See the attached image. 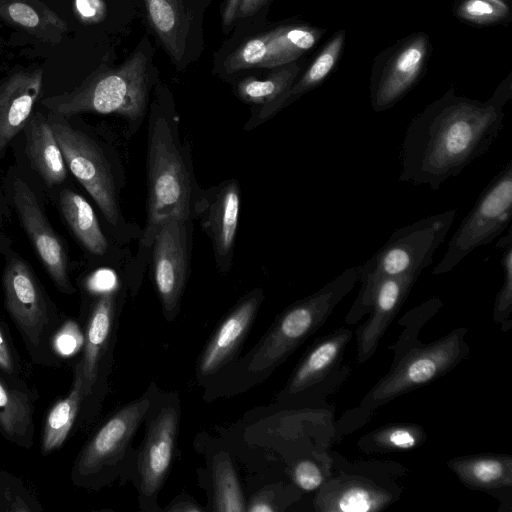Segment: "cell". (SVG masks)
<instances>
[{"label":"cell","instance_id":"obj_30","mask_svg":"<svg viewBox=\"0 0 512 512\" xmlns=\"http://www.w3.org/2000/svg\"><path fill=\"white\" fill-rule=\"evenodd\" d=\"M84 396L83 377L79 363L70 393L58 401L47 416L42 441L44 453L56 450L64 443Z\"/></svg>","mask_w":512,"mask_h":512},{"label":"cell","instance_id":"obj_33","mask_svg":"<svg viewBox=\"0 0 512 512\" xmlns=\"http://www.w3.org/2000/svg\"><path fill=\"white\" fill-rule=\"evenodd\" d=\"M0 428L13 441L23 440L31 428V407L27 397L1 380Z\"/></svg>","mask_w":512,"mask_h":512},{"label":"cell","instance_id":"obj_21","mask_svg":"<svg viewBox=\"0 0 512 512\" xmlns=\"http://www.w3.org/2000/svg\"><path fill=\"white\" fill-rule=\"evenodd\" d=\"M118 295L115 288L100 292L89 317L80 362L85 396L96 384L102 359L114 336L119 312Z\"/></svg>","mask_w":512,"mask_h":512},{"label":"cell","instance_id":"obj_19","mask_svg":"<svg viewBox=\"0 0 512 512\" xmlns=\"http://www.w3.org/2000/svg\"><path fill=\"white\" fill-rule=\"evenodd\" d=\"M6 307L20 330L39 345L47 324V307L39 284L25 261L12 258L3 275Z\"/></svg>","mask_w":512,"mask_h":512},{"label":"cell","instance_id":"obj_14","mask_svg":"<svg viewBox=\"0 0 512 512\" xmlns=\"http://www.w3.org/2000/svg\"><path fill=\"white\" fill-rule=\"evenodd\" d=\"M325 28L299 19L284 21L269 31L243 42L230 54L229 72L249 68H274L291 63L312 51L324 37Z\"/></svg>","mask_w":512,"mask_h":512},{"label":"cell","instance_id":"obj_28","mask_svg":"<svg viewBox=\"0 0 512 512\" xmlns=\"http://www.w3.org/2000/svg\"><path fill=\"white\" fill-rule=\"evenodd\" d=\"M426 440L427 433L418 423H389L361 436L357 448L369 456L407 452L419 448Z\"/></svg>","mask_w":512,"mask_h":512},{"label":"cell","instance_id":"obj_13","mask_svg":"<svg viewBox=\"0 0 512 512\" xmlns=\"http://www.w3.org/2000/svg\"><path fill=\"white\" fill-rule=\"evenodd\" d=\"M191 221L178 217L167 220L150 249L153 283L168 322L180 312L188 280Z\"/></svg>","mask_w":512,"mask_h":512},{"label":"cell","instance_id":"obj_40","mask_svg":"<svg viewBox=\"0 0 512 512\" xmlns=\"http://www.w3.org/2000/svg\"><path fill=\"white\" fill-rule=\"evenodd\" d=\"M0 369L6 373L13 372V359L8 344L0 330Z\"/></svg>","mask_w":512,"mask_h":512},{"label":"cell","instance_id":"obj_6","mask_svg":"<svg viewBox=\"0 0 512 512\" xmlns=\"http://www.w3.org/2000/svg\"><path fill=\"white\" fill-rule=\"evenodd\" d=\"M329 478L313 499L317 512H379L402 495L407 468L390 460L349 461L331 451Z\"/></svg>","mask_w":512,"mask_h":512},{"label":"cell","instance_id":"obj_35","mask_svg":"<svg viewBox=\"0 0 512 512\" xmlns=\"http://www.w3.org/2000/svg\"><path fill=\"white\" fill-rule=\"evenodd\" d=\"M511 229L508 234L497 242L502 250L500 263L504 273L503 283L496 294L493 307V320L500 325L503 332L510 331L512 327V241Z\"/></svg>","mask_w":512,"mask_h":512},{"label":"cell","instance_id":"obj_5","mask_svg":"<svg viewBox=\"0 0 512 512\" xmlns=\"http://www.w3.org/2000/svg\"><path fill=\"white\" fill-rule=\"evenodd\" d=\"M456 216L457 210L450 209L396 229L384 245L359 266L360 288L345 316V323L355 325L369 313L375 291L384 279L422 273L433 262Z\"/></svg>","mask_w":512,"mask_h":512},{"label":"cell","instance_id":"obj_25","mask_svg":"<svg viewBox=\"0 0 512 512\" xmlns=\"http://www.w3.org/2000/svg\"><path fill=\"white\" fill-rule=\"evenodd\" d=\"M26 136V153L31 166L47 185L63 182L67 176L66 163L51 123L36 113L28 124Z\"/></svg>","mask_w":512,"mask_h":512},{"label":"cell","instance_id":"obj_24","mask_svg":"<svg viewBox=\"0 0 512 512\" xmlns=\"http://www.w3.org/2000/svg\"><path fill=\"white\" fill-rule=\"evenodd\" d=\"M447 466L468 489L483 491L499 498L512 489V456L479 453L456 456Z\"/></svg>","mask_w":512,"mask_h":512},{"label":"cell","instance_id":"obj_12","mask_svg":"<svg viewBox=\"0 0 512 512\" xmlns=\"http://www.w3.org/2000/svg\"><path fill=\"white\" fill-rule=\"evenodd\" d=\"M51 126L66 165L94 199L107 222L116 228L122 216L111 166L102 149L68 123L53 121Z\"/></svg>","mask_w":512,"mask_h":512},{"label":"cell","instance_id":"obj_26","mask_svg":"<svg viewBox=\"0 0 512 512\" xmlns=\"http://www.w3.org/2000/svg\"><path fill=\"white\" fill-rule=\"evenodd\" d=\"M0 18L35 37L56 43L67 24L38 0H0Z\"/></svg>","mask_w":512,"mask_h":512},{"label":"cell","instance_id":"obj_20","mask_svg":"<svg viewBox=\"0 0 512 512\" xmlns=\"http://www.w3.org/2000/svg\"><path fill=\"white\" fill-rule=\"evenodd\" d=\"M421 273L411 272L384 279L378 285L369 317L355 330L357 362L363 364L375 354L381 338L408 298Z\"/></svg>","mask_w":512,"mask_h":512},{"label":"cell","instance_id":"obj_16","mask_svg":"<svg viewBox=\"0 0 512 512\" xmlns=\"http://www.w3.org/2000/svg\"><path fill=\"white\" fill-rule=\"evenodd\" d=\"M263 300V290L256 288L241 297L220 321L198 358L199 383L206 384L237 359Z\"/></svg>","mask_w":512,"mask_h":512},{"label":"cell","instance_id":"obj_9","mask_svg":"<svg viewBox=\"0 0 512 512\" xmlns=\"http://www.w3.org/2000/svg\"><path fill=\"white\" fill-rule=\"evenodd\" d=\"M512 217V159L483 189L474 206L448 242L434 267L437 276L452 271L475 249L491 243L509 226Z\"/></svg>","mask_w":512,"mask_h":512},{"label":"cell","instance_id":"obj_2","mask_svg":"<svg viewBox=\"0 0 512 512\" xmlns=\"http://www.w3.org/2000/svg\"><path fill=\"white\" fill-rule=\"evenodd\" d=\"M359 266L349 267L312 294L285 308L259 342L207 384L208 395L232 396L266 380L328 320L358 283Z\"/></svg>","mask_w":512,"mask_h":512},{"label":"cell","instance_id":"obj_1","mask_svg":"<svg viewBox=\"0 0 512 512\" xmlns=\"http://www.w3.org/2000/svg\"><path fill=\"white\" fill-rule=\"evenodd\" d=\"M512 99V72L485 101L450 87L410 121L401 145L399 180L437 190L483 156L499 137Z\"/></svg>","mask_w":512,"mask_h":512},{"label":"cell","instance_id":"obj_27","mask_svg":"<svg viewBox=\"0 0 512 512\" xmlns=\"http://www.w3.org/2000/svg\"><path fill=\"white\" fill-rule=\"evenodd\" d=\"M59 203L66 222L81 244L94 255H104L108 249V241L87 200L66 189L61 191Z\"/></svg>","mask_w":512,"mask_h":512},{"label":"cell","instance_id":"obj_29","mask_svg":"<svg viewBox=\"0 0 512 512\" xmlns=\"http://www.w3.org/2000/svg\"><path fill=\"white\" fill-rule=\"evenodd\" d=\"M306 64L307 60L302 57L271 68L272 71L264 79H243L238 84L237 93L245 102L267 107L287 92Z\"/></svg>","mask_w":512,"mask_h":512},{"label":"cell","instance_id":"obj_38","mask_svg":"<svg viewBox=\"0 0 512 512\" xmlns=\"http://www.w3.org/2000/svg\"><path fill=\"white\" fill-rule=\"evenodd\" d=\"M83 344L84 337L73 321L66 322L53 339L54 350L65 357L77 353Z\"/></svg>","mask_w":512,"mask_h":512},{"label":"cell","instance_id":"obj_4","mask_svg":"<svg viewBox=\"0 0 512 512\" xmlns=\"http://www.w3.org/2000/svg\"><path fill=\"white\" fill-rule=\"evenodd\" d=\"M148 132L147 217L135 259L137 264L128 279L134 294L142 279L144 253L150 252L156 233L173 217L192 220L200 193L193 177L188 147L182 144L174 120L154 114Z\"/></svg>","mask_w":512,"mask_h":512},{"label":"cell","instance_id":"obj_31","mask_svg":"<svg viewBox=\"0 0 512 512\" xmlns=\"http://www.w3.org/2000/svg\"><path fill=\"white\" fill-rule=\"evenodd\" d=\"M211 509L217 512H243L246 500L234 465L225 452H220L212 462Z\"/></svg>","mask_w":512,"mask_h":512},{"label":"cell","instance_id":"obj_32","mask_svg":"<svg viewBox=\"0 0 512 512\" xmlns=\"http://www.w3.org/2000/svg\"><path fill=\"white\" fill-rule=\"evenodd\" d=\"M451 11L461 23L477 28L512 22V0H454Z\"/></svg>","mask_w":512,"mask_h":512},{"label":"cell","instance_id":"obj_3","mask_svg":"<svg viewBox=\"0 0 512 512\" xmlns=\"http://www.w3.org/2000/svg\"><path fill=\"white\" fill-rule=\"evenodd\" d=\"M443 302L432 297L409 310L399 321L404 326L396 342L388 349L393 352L388 372L366 393L358 407L345 419L359 423L369 420L373 413L395 398L429 385L456 368L470 355L466 342L468 328L458 327L428 344L422 343L419 333L440 310Z\"/></svg>","mask_w":512,"mask_h":512},{"label":"cell","instance_id":"obj_7","mask_svg":"<svg viewBox=\"0 0 512 512\" xmlns=\"http://www.w3.org/2000/svg\"><path fill=\"white\" fill-rule=\"evenodd\" d=\"M148 87L146 58L139 53L121 67L94 73L71 92L46 98L42 104L61 116L116 113L139 124L147 105Z\"/></svg>","mask_w":512,"mask_h":512},{"label":"cell","instance_id":"obj_8","mask_svg":"<svg viewBox=\"0 0 512 512\" xmlns=\"http://www.w3.org/2000/svg\"><path fill=\"white\" fill-rule=\"evenodd\" d=\"M180 412L178 393L158 390L144 419L143 441L133 456L139 505L143 511H160L157 497L172 466Z\"/></svg>","mask_w":512,"mask_h":512},{"label":"cell","instance_id":"obj_39","mask_svg":"<svg viewBox=\"0 0 512 512\" xmlns=\"http://www.w3.org/2000/svg\"><path fill=\"white\" fill-rule=\"evenodd\" d=\"M165 511H185V512H199L203 508L189 495H179L172 502L164 508Z\"/></svg>","mask_w":512,"mask_h":512},{"label":"cell","instance_id":"obj_15","mask_svg":"<svg viewBox=\"0 0 512 512\" xmlns=\"http://www.w3.org/2000/svg\"><path fill=\"white\" fill-rule=\"evenodd\" d=\"M158 390L151 384L140 397L122 406L106 420L81 453L77 465L79 474L93 476L108 472L124 464L127 456L133 458L129 456L132 440Z\"/></svg>","mask_w":512,"mask_h":512},{"label":"cell","instance_id":"obj_34","mask_svg":"<svg viewBox=\"0 0 512 512\" xmlns=\"http://www.w3.org/2000/svg\"><path fill=\"white\" fill-rule=\"evenodd\" d=\"M150 23L170 51L177 55L181 29L177 0H145Z\"/></svg>","mask_w":512,"mask_h":512},{"label":"cell","instance_id":"obj_36","mask_svg":"<svg viewBox=\"0 0 512 512\" xmlns=\"http://www.w3.org/2000/svg\"><path fill=\"white\" fill-rule=\"evenodd\" d=\"M331 464V451L325 455L299 459L290 469L292 483L304 493L315 492L329 478Z\"/></svg>","mask_w":512,"mask_h":512},{"label":"cell","instance_id":"obj_17","mask_svg":"<svg viewBox=\"0 0 512 512\" xmlns=\"http://www.w3.org/2000/svg\"><path fill=\"white\" fill-rule=\"evenodd\" d=\"M240 205V185L231 179L200 192L195 206V216L201 218L212 242L216 265L223 274L230 270L233 260Z\"/></svg>","mask_w":512,"mask_h":512},{"label":"cell","instance_id":"obj_23","mask_svg":"<svg viewBox=\"0 0 512 512\" xmlns=\"http://www.w3.org/2000/svg\"><path fill=\"white\" fill-rule=\"evenodd\" d=\"M346 43L345 29L335 31L316 51L311 61L304 66L292 86L273 104L262 107L253 120L259 124L301 96L318 88L336 70Z\"/></svg>","mask_w":512,"mask_h":512},{"label":"cell","instance_id":"obj_41","mask_svg":"<svg viewBox=\"0 0 512 512\" xmlns=\"http://www.w3.org/2000/svg\"><path fill=\"white\" fill-rule=\"evenodd\" d=\"M267 2L268 0H241L238 16H251Z\"/></svg>","mask_w":512,"mask_h":512},{"label":"cell","instance_id":"obj_11","mask_svg":"<svg viewBox=\"0 0 512 512\" xmlns=\"http://www.w3.org/2000/svg\"><path fill=\"white\" fill-rule=\"evenodd\" d=\"M433 51L430 36L415 31L380 51L369 78V100L373 111L393 108L426 74Z\"/></svg>","mask_w":512,"mask_h":512},{"label":"cell","instance_id":"obj_18","mask_svg":"<svg viewBox=\"0 0 512 512\" xmlns=\"http://www.w3.org/2000/svg\"><path fill=\"white\" fill-rule=\"evenodd\" d=\"M13 200L21 223L50 277L60 289L71 292L64 246L47 221L34 192L20 178L13 183Z\"/></svg>","mask_w":512,"mask_h":512},{"label":"cell","instance_id":"obj_37","mask_svg":"<svg viewBox=\"0 0 512 512\" xmlns=\"http://www.w3.org/2000/svg\"><path fill=\"white\" fill-rule=\"evenodd\" d=\"M304 494L293 483H277L255 493L246 503L248 512H279L297 502Z\"/></svg>","mask_w":512,"mask_h":512},{"label":"cell","instance_id":"obj_10","mask_svg":"<svg viewBox=\"0 0 512 512\" xmlns=\"http://www.w3.org/2000/svg\"><path fill=\"white\" fill-rule=\"evenodd\" d=\"M353 335L350 328L340 327L318 338L301 357L279 399L311 408L325 405L326 399L337 392L351 373L343 356Z\"/></svg>","mask_w":512,"mask_h":512},{"label":"cell","instance_id":"obj_42","mask_svg":"<svg viewBox=\"0 0 512 512\" xmlns=\"http://www.w3.org/2000/svg\"><path fill=\"white\" fill-rule=\"evenodd\" d=\"M241 0H227L223 11V24L229 26L238 16Z\"/></svg>","mask_w":512,"mask_h":512},{"label":"cell","instance_id":"obj_22","mask_svg":"<svg viewBox=\"0 0 512 512\" xmlns=\"http://www.w3.org/2000/svg\"><path fill=\"white\" fill-rule=\"evenodd\" d=\"M43 82V70L12 74L0 86V151L20 132L29 119Z\"/></svg>","mask_w":512,"mask_h":512}]
</instances>
